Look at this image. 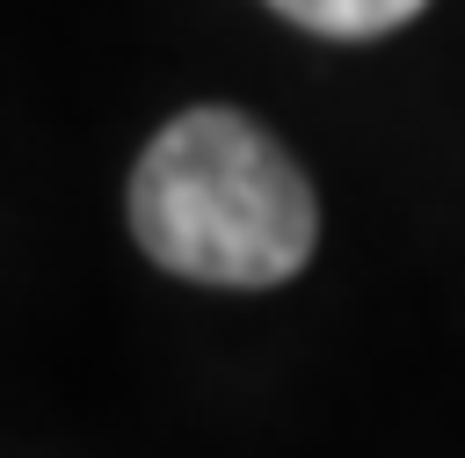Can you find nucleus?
Instances as JSON below:
<instances>
[{
  "label": "nucleus",
  "mask_w": 465,
  "mask_h": 458,
  "mask_svg": "<svg viewBox=\"0 0 465 458\" xmlns=\"http://www.w3.org/2000/svg\"><path fill=\"white\" fill-rule=\"evenodd\" d=\"M131 233L189 284L262 291L305 269L320 211L262 124L232 109H182L131 167Z\"/></svg>",
  "instance_id": "f257e3e1"
},
{
  "label": "nucleus",
  "mask_w": 465,
  "mask_h": 458,
  "mask_svg": "<svg viewBox=\"0 0 465 458\" xmlns=\"http://www.w3.org/2000/svg\"><path fill=\"white\" fill-rule=\"evenodd\" d=\"M269 7L320 36H385V29L414 22L429 0H269Z\"/></svg>",
  "instance_id": "f03ea898"
}]
</instances>
